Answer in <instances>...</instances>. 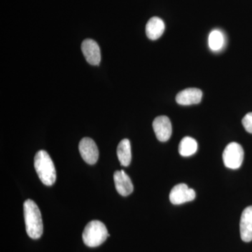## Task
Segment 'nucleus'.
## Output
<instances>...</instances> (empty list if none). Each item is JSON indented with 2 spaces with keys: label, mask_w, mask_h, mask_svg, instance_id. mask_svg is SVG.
Listing matches in <instances>:
<instances>
[{
  "label": "nucleus",
  "mask_w": 252,
  "mask_h": 252,
  "mask_svg": "<svg viewBox=\"0 0 252 252\" xmlns=\"http://www.w3.org/2000/svg\"><path fill=\"white\" fill-rule=\"evenodd\" d=\"M81 50L89 64L99 65L101 61L100 49L95 41L91 39H85L81 44Z\"/></svg>",
  "instance_id": "nucleus-8"
},
{
  "label": "nucleus",
  "mask_w": 252,
  "mask_h": 252,
  "mask_svg": "<svg viewBox=\"0 0 252 252\" xmlns=\"http://www.w3.org/2000/svg\"><path fill=\"white\" fill-rule=\"evenodd\" d=\"M109 236L105 225L99 220H94L86 225L82 238L86 246L96 248L104 243Z\"/></svg>",
  "instance_id": "nucleus-3"
},
{
  "label": "nucleus",
  "mask_w": 252,
  "mask_h": 252,
  "mask_svg": "<svg viewBox=\"0 0 252 252\" xmlns=\"http://www.w3.org/2000/svg\"><path fill=\"white\" fill-rule=\"evenodd\" d=\"M79 150L84 161L89 165H94L99 158V150L97 144L89 137H84L79 144Z\"/></svg>",
  "instance_id": "nucleus-5"
},
{
  "label": "nucleus",
  "mask_w": 252,
  "mask_h": 252,
  "mask_svg": "<svg viewBox=\"0 0 252 252\" xmlns=\"http://www.w3.org/2000/svg\"><path fill=\"white\" fill-rule=\"evenodd\" d=\"M34 168L41 182L46 186L54 185L56 180V171L54 162L49 154L40 150L34 157Z\"/></svg>",
  "instance_id": "nucleus-2"
},
{
  "label": "nucleus",
  "mask_w": 252,
  "mask_h": 252,
  "mask_svg": "<svg viewBox=\"0 0 252 252\" xmlns=\"http://www.w3.org/2000/svg\"><path fill=\"white\" fill-rule=\"evenodd\" d=\"M242 123H243L245 130L249 132V133L252 134V112L247 114L244 117Z\"/></svg>",
  "instance_id": "nucleus-16"
},
{
  "label": "nucleus",
  "mask_w": 252,
  "mask_h": 252,
  "mask_svg": "<svg viewBox=\"0 0 252 252\" xmlns=\"http://www.w3.org/2000/svg\"><path fill=\"white\" fill-rule=\"evenodd\" d=\"M165 26L163 21L158 17H153L149 19L146 26V34L147 37L152 40H157L163 34Z\"/></svg>",
  "instance_id": "nucleus-12"
},
{
  "label": "nucleus",
  "mask_w": 252,
  "mask_h": 252,
  "mask_svg": "<svg viewBox=\"0 0 252 252\" xmlns=\"http://www.w3.org/2000/svg\"><path fill=\"white\" fill-rule=\"evenodd\" d=\"M195 198V192L185 184H180L172 188L170 193V200L173 205L192 201Z\"/></svg>",
  "instance_id": "nucleus-6"
},
{
  "label": "nucleus",
  "mask_w": 252,
  "mask_h": 252,
  "mask_svg": "<svg viewBox=\"0 0 252 252\" xmlns=\"http://www.w3.org/2000/svg\"><path fill=\"white\" fill-rule=\"evenodd\" d=\"M244 150L242 146L237 142H231L226 146L223 153L225 166L236 170L240 168L244 160Z\"/></svg>",
  "instance_id": "nucleus-4"
},
{
  "label": "nucleus",
  "mask_w": 252,
  "mask_h": 252,
  "mask_svg": "<svg viewBox=\"0 0 252 252\" xmlns=\"http://www.w3.org/2000/svg\"><path fill=\"white\" fill-rule=\"evenodd\" d=\"M209 46L213 51H219L223 49L225 44V37L222 32L214 30L210 32L208 39Z\"/></svg>",
  "instance_id": "nucleus-15"
},
{
  "label": "nucleus",
  "mask_w": 252,
  "mask_h": 252,
  "mask_svg": "<svg viewBox=\"0 0 252 252\" xmlns=\"http://www.w3.org/2000/svg\"><path fill=\"white\" fill-rule=\"evenodd\" d=\"M153 128L158 140L165 142L169 140L172 133V126L170 119L166 116H160L154 119Z\"/></svg>",
  "instance_id": "nucleus-7"
},
{
  "label": "nucleus",
  "mask_w": 252,
  "mask_h": 252,
  "mask_svg": "<svg viewBox=\"0 0 252 252\" xmlns=\"http://www.w3.org/2000/svg\"><path fill=\"white\" fill-rule=\"evenodd\" d=\"M114 180L118 193L122 196H127L133 192L132 181L124 170H118L114 172Z\"/></svg>",
  "instance_id": "nucleus-9"
},
{
  "label": "nucleus",
  "mask_w": 252,
  "mask_h": 252,
  "mask_svg": "<svg viewBox=\"0 0 252 252\" xmlns=\"http://www.w3.org/2000/svg\"><path fill=\"white\" fill-rule=\"evenodd\" d=\"M117 157L122 166L127 167L130 165L132 159L130 140L124 139L121 141L117 147Z\"/></svg>",
  "instance_id": "nucleus-13"
},
{
  "label": "nucleus",
  "mask_w": 252,
  "mask_h": 252,
  "mask_svg": "<svg viewBox=\"0 0 252 252\" xmlns=\"http://www.w3.org/2000/svg\"><path fill=\"white\" fill-rule=\"evenodd\" d=\"M240 236L245 243L252 241V206H249L242 213L240 224Z\"/></svg>",
  "instance_id": "nucleus-11"
},
{
  "label": "nucleus",
  "mask_w": 252,
  "mask_h": 252,
  "mask_svg": "<svg viewBox=\"0 0 252 252\" xmlns=\"http://www.w3.org/2000/svg\"><path fill=\"white\" fill-rule=\"evenodd\" d=\"M25 223L28 236L32 239H39L43 233V221L40 210L37 205L31 199L25 201Z\"/></svg>",
  "instance_id": "nucleus-1"
},
{
  "label": "nucleus",
  "mask_w": 252,
  "mask_h": 252,
  "mask_svg": "<svg viewBox=\"0 0 252 252\" xmlns=\"http://www.w3.org/2000/svg\"><path fill=\"white\" fill-rule=\"evenodd\" d=\"M203 92L198 89L190 88L181 91L176 96V102L181 105H191L201 102Z\"/></svg>",
  "instance_id": "nucleus-10"
},
{
  "label": "nucleus",
  "mask_w": 252,
  "mask_h": 252,
  "mask_svg": "<svg viewBox=\"0 0 252 252\" xmlns=\"http://www.w3.org/2000/svg\"><path fill=\"white\" fill-rule=\"evenodd\" d=\"M197 150H198V143L195 139L190 137H184L179 145V152L182 157H190L196 153Z\"/></svg>",
  "instance_id": "nucleus-14"
}]
</instances>
